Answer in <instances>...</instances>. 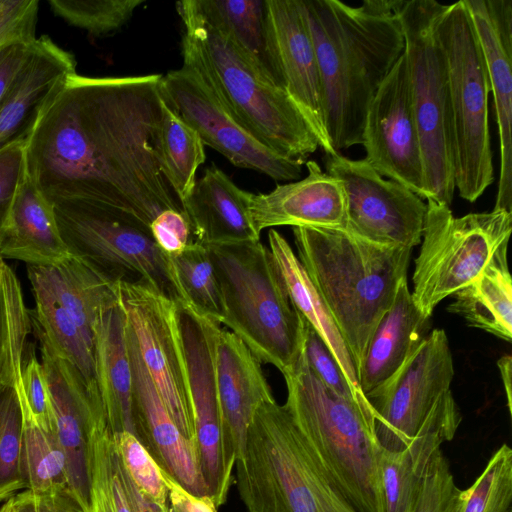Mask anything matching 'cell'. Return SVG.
Returning a JSON list of instances; mask_svg holds the SVG:
<instances>
[{
    "label": "cell",
    "mask_w": 512,
    "mask_h": 512,
    "mask_svg": "<svg viewBox=\"0 0 512 512\" xmlns=\"http://www.w3.org/2000/svg\"><path fill=\"white\" fill-rule=\"evenodd\" d=\"M32 332L20 281L0 258V382L21 375L27 337Z\"/></svg>",
    "instance_id": "e575fe53"
},
{
    "label": "cell",
    "mask_w": 512,
    "mask_h": 512,
    "mask_svg": "<svg viewBox=\"0 0 512 512\" xmlns=\"http://www.w3.org/2000/svg\"><path fill=\"white\" fill-rule=\"evenodd\" d=\"M32 44L13 43L0 48V101L25 61Z\"/></svg>",
    "instance_id": "f5cc1de1"
},
{
    "label": "cell",
    "mask_w": 512,
    "mask_h": 512,
    "mask_svg": "<svg viewBox=\"0 0 512 512\" xmlns=\"http://www.w3.org/2000/svg\"><path fill=\"white\" fill-rule=\"evenodd\" d=\"M0 512H15L12 506L11 498L6 500L5 503L0 507Z\"/></svg>",
    "instance_id": "9f6ffc18"
},
{
    "label": "cell",
    "mask_w": 512,
    "mask_h": 512,
    "mask_svg": "<svg viewBox=\"0 0 512 512\" xmlns=\"http://www.w3.org/2000/svg\"><path fill=\"white\" fill-rule=\"evenodd\" d=\"M306 168L305 178L252 195L250 215L257 233L277 226L346 230L341 184L315 161L306 162Z\"/></svg>",
    "instance_id": "603a6c76"
},
{
    "label": "cell",
    "mask_w": 512,
    "mask_h": 512,
    "mask_svg": "<svg viewBox=\"0 0 512 512\" xmlns=\"http://www.w3.org/2000/svg\"><path fill=\"white\" fill-rule=\"evenodd\" d=\"M125 330L132 369L133 417L137 438L161 469L188 492L196 496L208 495L197 444L186 438L172 419L142 362L126 321Z\"/></svg>",
    "instance_id": "44dd1931"
},
{
    "label": "cell",
    "mask_w": 512,
    "mask_h": 512,
    "mask_svg": "<svg viewBox=\"0 0 512 512\" xmlns=\"http://www.w3.org/2000/svg\"><path fill=\"white\" fill-rule=\"evenodd\" d=\"M283 377L284 405L337 488L358 512H385L382 446L373 415L327 388L310 369L303 349Z\"/></svg>",
    "instance_id": "5b68a950"
},
{
    "label": "cell",
    "mask_w": 512,
    "mask_h": 512,
    "mask_svg": "<svg viewBox=\"0 0 512 512\" xmlns=\"http://www.w3.org/2000/svg\"><path fill=\"white\" fill-rule=\"evenodd\" d=\"M303 351L310 369L327 388L373 415L368 399L355 393L323 340L306 321Z\"/></svg>",
    "instance_id": "7bdbcfd3"
},
{
    "label": "cell",
    "mask_w": 512,
    "mask_h": 512,
    "mask_svg": "<svg viewBox=\"0 0 512 512\" xmlns=\"http://www.w3.org/2000/svg\"><path fill=\"white\" fill-rule=\"evenodd\" d=\"M122 479L127 491L132 512H162L137 490V488L134 486V484L132 483L128 475L125 473L123 468Z\"/></svg>",
    "instance_id": "db71d44e"
},
{
    "label": "cell",
    "mask_w": 512,
    "mask_h": 512,
    "mask_svg": "<svg viewBox=\"0 0 512 512\" xmlns=\"http://www.w3.org/2000/svg\"><path fill=\"white\" fill-rule=\"evenodd\" d=\"M252 195L215 165L208 167L180 204L192 241L203 246L260 241L250 215Z\"/></svg>",
    "instance_id": "d4e9b609"
},
{
    "label": "cell",
    "mask_w": 512,
    "mask_h": 512,
    "mask_svg": "<svg viewBox=\"0 0 512 512\" xmlns=\"http://www.w3.org/2000/svg\"><path fill=\"white\" fill-rule=\"evenodd\" d=\"M268 241L292 304L323 340L355 393L366 397L360 389L357 371L344 338L297 255L275 229L269 230Z\"/></svg>",
    "instance_id": "4dcf8cb0"
},
{
    "label": "cell",
    "mask_w": 512,
    "mask_h": 512,
    "mask_svg": "<svg viewBox=\"0 0 512 512\" xmlns=\"http://www.w3.org/2000/svg\"><path fill=\"white\" fill-rule=\"evenodd\" d=\"M313 41L325 126L334 152L361 144L376 91L404 52L398 10L404 0H300Z\"/></svg>",
    "instance_id": "6da1fadb"
},
{
    "label": "cell",
    "mask_w": 512,
    "mask_h": 512,
    "mask_svg": "<svg viewBox=\"0 0 512 512\" xmlns=\"http://www.w3.org/2000/svg\"><path fill=\"white\" fill-rule=\"evenodd\" d=\"M431 317L415 305L407 278L379 321L358 371L361 391L370 393L392 377L431 331Z\"/></svg>",
    "instance_id": "4316f807"
},
{
    "label": "cell",
    "mask_w": 512,
    "mask_h": 512,
    "mask_svg": "<svg viewBox=\"0 0 512 512\" xmlns=\"http://www.w3.org/2000/svg\"><path fill=\"white\" fill-rule=\"evenodd\" d=\"M483 52L500 146L494 209L512 212V1L463 0Z\"/></svg>",
    "instance_id": "7402d4cb"
},
{
    "label": "cell",
    "mask_w": 512,
    "mask_h": 512,
    "mask_svg": "<svg viewBox=\"0 0 512 512\" xmlns=\"http://www.w3.org/2000/svg\"><path fill=\"white\" fill-rule=\"evenodd\" d=\"M164 481L168 490L170 508L176 512H217L214 500L209 496H196L188 492L163 469Z\"/></svg>",
    "instance_id": "816d5d0a"
},
{
    "label": "cell",
    "mask_w": 512,
    "mask_h": 512,
    "mask_svg": "<svg viewBox=\"0 0 512 512\" xmlns=\"http://www.w3.org/2000/svg\"><path fill=\"white\" fill-rule=\"evenodd\" d=\"M444 6L435 0H404L398 17L421 141L426 200L450 206L455 185L448 74L437 36V22Z\"/></svg>",
    "instance_id": "30bf717a"
},
{
    "label": "cell",
    "mask_w": 512,
    "mask_h": 512,
    "mask_svg": "<svg viewBox=\"0 0 512 512\" xmlns=\"http://www.w3.org/2000/svg\"><path fill=\"white\" fill-rule=\"evenodd\" d=\"M142 3V0H48L56 16L94 36L120 29Z\"/></svg>",
    "instance_id": "60d3db41"
},
{
    "label": "cell",
    "mask_w": 512,
    "mask_h": 512,
    "mask_svg": "<svg viewBox=\"0 0 512 512\" xmlns=\"http://www.w3.org/2000/svg\"><path fill=\"white\" fill-rule=\"evenodd\" d=\"M164 101L200 136L234 166L252 169L276 181L297 180L301 161L276 154L244 130L223 108L201 77L190 67L162 75Z\"/></svg>",
    "instance_id": "9a60e30c"
},
{
    "label": "cell",
    "mask_w": 512,
    "mask_h": 512,
    "mask_svg": "<svg viewBox=\"0 0 512 512\" xmlns=\"http://www.w3.org/2000/svg\"><path fill=\"white\" fill-rule=\"evenodd\" d=\"M171 259L189 306L220 324L223 315L221 293L208 248L191 241Z\"/></svg>",
    "instance_id": "f35d334b"
},
{
    "label": "cell",
    "mask_w": 512,
    "mask_h": 512,
    "mask_svg": "<svg viewBox=\"0 0 512 512\" xmlns=\"http://www.w3.org/2000/svg\"><path fill=\"white\" fill-rule=\"evenodd\" d=\"M38 10V0H0V48L33 43Z\"/></svg>",
    "instance_id": "c3c4849f"
},
{
    "label": "cell",
    "mask_w": 512,
    "mask_h": 512,
    "mask_svg": "<svg viewBox=\"0 0 512 512\" xmlns=\"http://www.w3.org/2000/svg\"><path fill=\"white\" fill-rule=\"evenodd\" d=\"M31 325L40 342L53 425L66 459L67 484L88 512L89 439L95 423L106 419L103 405L90 393L78 370L53 349L39 326L32 320Z\"/></svg>",
    "instance_id": "ac0fdd59"
},
{
    "label": "cell",
    "mask_w": 512,
    "mask_h": 512,
    "mask_svg": "<svg viewBox=\"0 0 512 512\" xmlns=\"http://www.w3.org/2000/svg\"><path fill=\"white\" fill-rule=\"evenodd\" d=\"M170 512H176V511H174L172 508H170Z\"/></svg>",
    "instance_id": "6f0895ef"
},
{
    "label": "cell",
    "mask_w": 512,
    "mask_h": 512,
    "mask_svg": "<svg viewBox=\"0 0 512 512\" xmlns=\"http://www.w3.org/2000/svg\"><path fill=\"white\" fill-rule=\"evenodd\" d=\"M507 246L499 248L481 274L454 294V301L447 310L463 317L469 326L510 342L512 282Z\"/></svg>",
    "instance_id": "1f68e13d"
},
{
    "label": "cell",
    "mask_w": 512,
    "mask_h": 512,
    "mask_svg": "<svg viewBox=\"0 0 512 512\" xmlns=\"http://www.w3.org/2000/svg\"><path fill=\"white\" fill-rule=\"evenodd\" d=\"M11 502L15 512H87L68 485L41 492L24 489Z\"/></svg>",
    "instance_id": "681fc988"
},
{
    "label": "cell",
    "mask_w": 512,
    "mask_h": 512,
    "mask_svg": "<svg viewBox=\"0 0 512 512\" xmlns=\"http://www.w3.org/2000/svg\"><path fill=\"white\" fill-rule=\"evenodd\" d=\"M31 285L53 296L94 345V325L101 310L118 300L117 282L89 263L70 256L55 265H27Z\"/></svg>",
    "instance_id": "f546056e"
},
{
    "label": "cell",
    "mask_w": 512,
    "mask_h": 512,
    "mask_svg": "<svg viewBox=\"0 0 512 512\" xmlns=\"http://www.w3.org/2000/svg\"><path fill=\"white\" fill-rule=\"evenodd\" d=\"M16 386L34 418L44 426L54 427L43 368L33 345L25 349L21 377Z\"/></svg>",
    "instance_id": "bcb514c9"
},
{
    "label": "cell",
    "mask_w": 512,
    "mask_h": 512,
    "mask_svg": "<svg viewBox=\"0 0 512 512\" xmlns=\"http://www.w3.org/2000/svg\"><path fill=\"white\" fill-rule=\"evenodd\" d=\"M121 466L137 490L159 510L166 512L170 505L168 490L161 467L132 433L113 434Z\"/></svg>",
    "instance_id": "b9f144b4"
},
{
    "label": "cell",
    "mask_w": 512,
    "mask_h": 512,
    "mask_svg": "<svg viewBox=\"0 0 512 512\" xmlns=\"http://www.w3.org/2000/svg\"><path fill=\"white\" fill-rule=\"evenodd\" d=\"M426 205L411 295L431 317L442 300L474 281L499 248L508 245L512 212L493 209L455 217L445 204L427 199Z\"/></svg>",
    "instance_id": "8fae6325"
},
{
    "label": "cell",
    "mask_w": 512,
    "mask_h": 512,
    "mask_svg": "<svg viewBox=\"0 0 512 512\" xmlns=\"http://www.w3.org/2000/svg\"><path fill=\"white\" fill-rule=\"evenodd\" d=\"M115 444L106 424L96 425L89 440L90 509L88 512H115L108 479L109 461Z\"/></svg>",
    "instance_id": "ee69618b"
},
{
    "label": "cell",
    "mask_w": 512,
    "mask_h": 512,
    "mask_svg": "<svg viewBox=\"0 0 512 512\" xmlns=\"http://www.w3.org/2000/svg\"><path fill=\"white\" fill-rule=\"evenodd\" d=\"M31 287L35 299L31 320L44 332L53 349L78 370L93 397L101 401L94 345L53 296L39 286Z\"/></svg>",
    "instance_id": "836d02e7"
},
{
    "label": "cell",
    "mask_w": 512,
    "mask_h": 512,
    "mask_svg": "<svg viewBox=\"0 0 512 512\" xmlns=\"http://www.w3.org/2000/svg\"><path fill=\"white\" fill-rule=\"evenodd\" d=\"M117 289L144 366L181 433L196 443L178 305L144 283L118 281Z\"/></svg>",
    "instance_id": "4fadbf2b"
},
{
    "label": "cell",
    "mask_w": 512,
    "mask_h": 512,
    "mask_svg": "<svg viewBox=\"0 0 512 512\" xmlns=\"http://www.w3.org/2000/svg\"><path fill=\"white\" fill-rule=\"evenodd\" d=\"M365 160L383 177L426 200L423 155L404 52L367 108L362 142Z\"/></svg>",
    "instance_id": "2e32d148"
},
{
    "label": "cell",
    "mask_w": 512,
    "mask_h": 512,
    "mask_svg": "<svg viewBox=\"0 0 512 512\" xmlns=\"http://www.w3.org/2000/svg\"><path fill=\"white\" fill-rule=\"evenodd\" d=\"M437 36L447 64L455 191L475 202L494 180L490 90L481 45L463 0L444 6Z\"/></svg>",
    "instance_id": "ba28073f"
},
{
    "label": "cell",
    "mask_w": 512,
    "mask_h": 512,
    "mask_svg": "<svg viewBox=\"0 0 512 512\" xmlns=\"http://www.w3.org/2000/svg\"><path fill=\"white\" fill-rule=\"evenodd\" d=\"M0 382V502L26 484L22 472L23 410L16 381Z\"/></svg>",
    "instance_id": "74e56055"
},
{
    "label": "cell",
    "mask_w": 512,
    "mask_h": 512,
    "mask_svg": "<svg viewBox=\"0 0 512 512\" xmlns=\"http://www.w3.org/2000/svg\"><path fill=\"white\" fill-rule=\"evenodd\" d=\"M204 146L198 133L162 98L155 153L160 170L180 204L191 194L196 172L205 162Z\"/></svg>",
    "instance_id": "d6a6232c"
},
{
    "label": "cell",
    "mask_w": 512,
    "mask_h": 512,
    "mask_svg": "<svg viewBox=\"0 0 512 512\" xmlns=\"http://www.w3.org/2000/svg\"><path fill=\"white\" fill-rule=\"evenodd\" d=\"M195 4L206 19L228 32L273 76L267 47L266 0H195Z\"/></svg>",
    "instance_id": "8d00e7d4"
},
{
    "label": "cell",
    "mask_w": 512,
    "mask_h": 512,
    "mask_svg": "<svg viewBox=\"0 0 512 512\" xmlns=\"http://www.w3.org/2000/svg\"><path fill=\"white\" fill-rule=\"evenodd\" d=\"M166 512H170V507H169V509Z\"/></svg>",
    "instance_id": "680465c9"
},
{
    "label": "cell",
    "mask_w": 512,
    "mask_h": 512,
    "mask_svg": "<svg viewBox=\"0 0 512 512\" xmlns=\"http://www.w3.org/2000/svg\"><path fill=\"white\" fill-rule=\"evenodd\" d=\"M248 512H358L313 455L285 405L264 402L236 465Z\"/></svg>",
    "instance_id": "8992f818"
},
{
    "label": "cell",
    "mask_w": 512,
    "mask_h": 512,
    "mask_svg": "<svg viewBox=\"0 0 512 512\" xmlns=\"http://www.w3.org/2000/svg\"><path fill=\"white\" fill-rule=\"evenodd\" d=\"M297 257L351 353L357 375L371 337L407 278L411 250L344 230L294 227Z\"/></svg>",
    "instance_id": "277c9868"
},
{
    "label": "cell",
    "mask_w": 512,
    "mask_h": 512,
    "mask_svg": "<svg viewBox=\"0 0 512 512\" xmlns=\"http://www.w3.org/2000/svg\"><path fill=\"white\" fill-rule=\"evenodd\" d=\"M326 173L346 198V232L385 246L412 249L420 244L427 205L407 187L381 176L365 159L339 152L324 155Z\"/></svg>",
    "instance_id": "5bb4252c"
},
{
    "label": "cell",
    "mask_w": 512,
    "mask_h": 512,
    "mask_svg": "<svg viewBox=\"0 0 512 512\" xmlns=\"http://www.w3.org/2000/svg\"><path fill=\"white\" fill-rule=\"evenodd\" d=\"M218 279L228 327L261 362L285 374L299 358L305 320L261 241L206 246Z\"/></svg>",
    "instance_id": "52a82bcc"
},
{
    "label": "cell",
    "mask_w": 512,
    "mask_h": 512,
    "mask_svg": "<svg viewBox=\"0 0 512 512\" xmlns=\"http://www.w3.org/2000/svg\"><path fill=\"white\" fill-rule=\"evenodd\" d=\"M156 245L168 256L181 253L192 241L189 221L183 211L165 210L150 224Z\"/></svg>",
    "instance_id": "f907efd6"
},
{
    "label": "cell",
    "mask_w": 512,
    "mask_h": 512,
    "mask_svg": "<svg viewBox=\"0 0 512 512\" xmlns=\"http://www.w3.org/2000/svg\"><path fill=\"white\" fill-rule=\"evenodd\" d=\"M176 9L184 24L183 65L201 77L253 138L304 163L319 142L285 90L228 32L206 19L195 0L179 1Z\"/></svg>",
    "instance_id": "7a4b0ae2"
},
{
    "label": "cell",
    "mask_w": 512,
    "mask_h": 512,
    "mask_svg": "<svg viewBox=\"0 0 512 512\" xmlns=\"http://www.w3.org/2000/svg\"><path fill=\"white\" fill-rule=\"evenodd\" d=\"M215 370L224 471L233 481V469L245 456L252 418L264 402L274 397L261 362L220 324L215 328Z\"/></svg>",
    "instance_id": "ffe728a7"
},
{
    "label": "cell",
    "mask_w": 512,
    "mask_h": 512,
    "mask_svg": "<svg viewBox=\"0 0 512 512\" xmlns=\"http://www.w3.org/2000/svg\"><path fill=\"white\" fill-rule=\"evenodd\" d=\"M190 401L200 465L208 495L222 506L233 483L224 471L221 416L215 370V328L219 324L191 306H178Z\"/></svg>",
    "instance_id": "e0dca14e"
},
{
    "label": "cell",
    "mask_w": 512,
    "mask_h": 512,
    "mask_svg": "<svg viewBox=\"0 0 512 512\" xmlns=\"http://www.w3.org/2000/svg\"><path fill=\"white\" fill-rule=\"evenodd\" d=\"M70 256L52 204L43 197L26 170L0 240V258L46 266Z\"/></svg>",
    "instance_id": "f1b7e54d"
},
{
    "label": "cell",
    "mask_w": 512,
    "mask_h": 512,
    "mask_svg": "<svg viewBox=\"0 0 512 512\" xmlns=\"http://www.w3.org/2000/svg\"><path fill=\"white\" fill-rule=\"evenodd\" d=\"M497 366L499 368L502 383L504 386L508 410H509V413L511 414V411H512V399H511L512 358H511V356L506 355V356L501 357L497 362Z\"/></svg>",
    "instance_id": "11a10c76"
},
{
    "label": "cell",
    "mask_w": 512,
    "mask_h": 512,
    "mask_svg": "<svg viewBox=\"0 0 512 512\" xmlns=\"http://www.w3.org/2000/svg\"><path fill=\"white\" fill-rule=\"evenodd\" d=\"M51 204L72 256L116 282L144 283L178 306H189L171 257L156 245L145 223L97 202L62 199Z\"/></svg>",
    "instance_id": "9c48e42d"
},
{
    "label": "cell",
    "mask_w": 512,
    "mask_h": 512,
    "mask_svg": "<svg viewBox=\"0 0 512 512\" xmlns=\"http://www.w3.org/2000/svg\"><path fill=\"white\" fill-rule=\"evenodd\" d=\"M21 403L22 472L26 489L41 492L68 485L66 459L54 427L40 424L22 399Z\"/></svg>",
    "instance_id": "d590c367"
},
{
    "label": "cell",
    "mask_w": 512,
    "mask_h": 512,
    "mask_svg": "<svg viewBox=\"0 0 512 512\" xmlns=\"http://www.w3.org/2000/svg\"><path fill=\"white\" fill-rule=\"evenodd\" d=\"M453 377L448 337L443 329L431 330L392 377L366 394L381 446L405 448L429 420L456 403Z\"/></svg>",
    "instance_id": "7c38bea8"
},
{
    "label": "cell",
    "mask_w": 512,
    "mask_h": 512,
    "mask_svg": "<svg viewBox=\"0 0 512 512\" xmlns=\"http://www.w3.org/2000/svg\"><path fill=\"white\" fill-rule=\"evenodd\" d=\"M266 31L273 77L300 111L325 154L326 132L317 57L300 0H266Z\"/></svg>",
    "instance_id": "d6986e66"
},
{
    "label": "cell",
    "mask_w": 512,
    "mask_h": 512,
    "mask_svg": "<svg viewBox=\"0 0 512 512\" xmlns=\"http://www.w3.org/2000/svg\"><path fill=\"white\" fill-rule=\"evenodd\" d=\"M74 74L70 52L47 35L36 38L0 101V149L26 137L44 103Z\"/></svg>",
    "instance_id": "cb8c5ba5"
},
{
    "label": "cell",
    "mask_w": 512,
    "mask_h": 512,
    "mask_svg": "<svg viewBox=\"0 0 512 512\" xmlns=\"http://www.w3.org/2000/svg\"><path fill=\"white\" fill-rule=\"evenodd\" d=\"M461 416L457 404L436 414L420 433L400 450L382 447L381 480L385 512H411L429 463L444 441L453 439Z\"/></svg>",
    "instance_id": "83f0119b"
},
{
    "label": "cell",
    "mask_w": 512,
    "mask_h": 512,
    "mask_svg": "<svg viewBox=\"0 0 512 512\" xmlns=\"http://www.w3.org/2000/svg\"><path fill=\"white\" fill-rule=\"evenodd\" d=\"M458 490L449 463L440 450L428 465L411 512H451Z\"/></svg>",
    "instance_id": "f6af8a7d"
},
{
    "label": "cell",
    "mask_w": 512,
    "mask_h": 512,
    "mask_svg": "<svg viewBox=\"0 0 512 512\" xmlns=\"http://www.w3.org/2000/svg\"><path fill=\"white\" fill-rule=\"evenodd\" d=\"M512 450L502 444L474 483L458 490L451 512H511Z\"/></svg>",
    "instance_id": "ab89813d"
},
{
    "label": "cell",
    "mask_w": 512,
    "mask_h": 512,
    "mask_svg": "<svg viewBox=\"0 0 512 512\" xmlns=\"http://www.w3.org/2000/svg\"><path fill=\"white\" fill-rule=\"evenodd\" d=\"M25 147V138H20L0 149V240L26 172Z\"/></svg>",
    "instance_id": "7dc6e473"
},
{
    "label": "cell",
    "mask_w": 512,
    "mask_h": 512,
    "mask_svg": "<svg viewBox=\"0 0 512 512\" xmlns=\"http://www.w3.org/2000/svg\"><path fill=\"white\" fill-rule=\"evenodd\" d=\"M25 140L27 173L49 203L62 199L97 202L149 227L165 211L81 121L67 82L41 107Z\"/></svg>",
    "instance_id": "3957f363"
},
{
    "label": "cell",
    "mask_w": 512,
    "mask_h": 512,
    "mask_svg": "<svg viewBox=\"0 0 512 512\" xmlns=\"http://www.w3.org/2000/svg\"><path fill=\"white\" fill-rule=\"evenodd\" d=\"M94 356L98 389L112 434L137 437L132 403V369L125 318L118 300L105 306L94 325Z\"/></svg>",
    "instance_id": "484cf974"
}]
</instances>
